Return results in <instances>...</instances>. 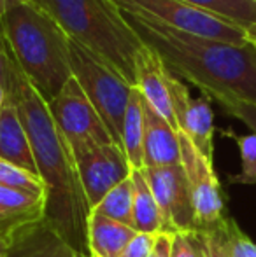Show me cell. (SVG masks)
Masks as SVG:
<instances>
[{
  "instance_id": "obj_14",
  "label": "cell",
  "mask_w": 256,
  "mask_h": 257,
  "mask_svg": "<svg viewBox=\"0 0 256 257\" xmlns=\"http://www.w3.org/2000/svg\"><path fill=\"white\" fill-rule=\"evenodd\" d=\"M6 257H88L77 252L46 219L20 229Z\"/></svg>"
},
{
  "instance_id": "obj_28",
  "label": "cell",
  "mask_w": 256,
  "mask_h": 257,
  "mask_svg": "<svg viewBox=\"0 0 256 257\" xmlns=\"http://www.w3.org/2000/svg\"><path fill=\"white\" fill-rule=\"evenodd\" d=\"M170 257H204L198 236L195 231H183L172 234Z\"/></svg>"
},
{
  "instance_id": "obj_21",
  "label": "cell",
  "mask_w": 256,
  "mask_h": 257,
  "mask_svg": "<svg viewBox=\"0 0 256 257\" xmlns=\"http://www.w3.org/2000/svg\"><path fill=\"white\" fill-rule=\"evenodd\" d=\"M195 7L247 28L256 23V4L251 0H183Z\"/></svg>"
},
{
  "instance_id": "obj_27",
  "label": "cell",
  "mask_w": 256,
  "mask_h": 257,
  "mask_svg": "<svg viewBox=\"0 0 256 257\" xmlns=\"http://www.w3.org/2000/svg\"><path fill=\"white\" fill-rule=\"evenodd\" d=\"M35 220L42 219H27V217H9V219H0V255H7L13 247L16 234L23 226Z\"/></svg>"
},
{
  "instance_id": "obj_6",
  "label": "cell",
  "mask_w": 256,
  "mask_h": 257,
  "mask_svg": "<svg viewBox=\"0 0 256 257\" xmlns=\"http://www.w3.org/2000/svg\"><path fill=\"white\" fill-rule=\"evenodd\" d=\"M113 2H116L120 9L142 14L195 37L237 46L247 44L246 28L183 0H113Z\"/></svg>"
},
{
  "instance_id": "obj_8",
  "label": "cell",
  "mask_w": 256,
  "mask_h": 257,
  "mask_svg": "<svg viewBox=\"0 0 256 257\" xmlns=\"http://www.w3.org/2000/svg\"><path fill=\"white\" fill-rule=\"evenodd\" d=\"M70 151L90 210L132 175L127 156L116 144H86L70 147Z\"/></svg>"
},
{
  "instance_id": "obj_11",
  "label": "cell",
  "mask_w": 256,
  "mask_h": 257,
  "mask_svg": "<svg viewBox=\"0 0 256 257\" xmlns=\"http://www.w3.org/2000/svg\"><path fill=\"white\" fill-rule=\"evenodd\" d=\"M168 89L174 105L178 130L185 133L197 151L212 161L214 158V112L207 96L193 98L186 84L168 72Z\"/></svg>"
},
{
  "instance_id": "obj_15",
  "label": "cell",
  "mask_w": 256,
  "mask_h": 257,
  "mask_svg": "<svg viewBox=\"0 0 256 257\" xmlns=\"http://www.w3.org/2000/svg\"><path fill=\"white\" fill-rule=\"evenodd\" d=\"M0 159L39 175L30 140L21 122L20 112L9 96L0 110Z\"/></svg>"
},
{
  "instance_id": "obj_35",
  "label": "cell",
  "mask_w": 256,
  "mask_h": 257,
  "mask_svg": "<svg viewBox=\"0 0 256 257\" xmlns=\"http://www.w3.org/2000/svg\"><path fill=\"white\" fill-rule=\"evenodd\" d=\"M0 219H9V217H4V215H0Z\"/></svg>"
},
{
  "instance_id": "obj_4",
  "label": "cell",
  "mask_w": 256,
  "mask_h": 257,
  "mask_svg": "<svg viewBox=\"0 0 256 257\" xmlns=\"http://www.w3.org/2000/svg\"><path fill=\"white\" fill-rule=\"evenodd\" d=\"M0 32L16 67L49 103L72 79L70 39L30 0L2 18Z\"/></svg>"
},
{
  "instance_id": "obj_3",
  "label": "cell",
  "mask_w": 256,
  "mask_h": 257,
  "mask_svg": "<svg viewBox=\"0 0 256 257\" xmlns=\"http://www.w3.org/2000/svg\"><path fill=\"white\" fill-rule=\"evenodd\" d=\"M68 39L135 86L137 54L144 42L113 0H30Z\"/></svg>"
},
{
  "instance_id": "obj_29",
  "label": "cell",
  "mask_w": 256,
  "mask_h": 257,
  "mask_svg": "<svg viewBox=\"0 0 256 257\" xmlns=\"http://www.w3.org/2000/svg\"><path fill=\"white\" fill-rule=\"evenodd\" d=\"M154 241H156V234L137 233L127 245L121 257H149V254L153 252Z\"/></svg>"
},
{
  "instance_id": "obj_36",
  "label": "cell",
  "mask_w": 256,
  "mask_h": 257,
  "mask_svg": "<svg viewBox=\"0 0 256 257\" xmlns=\"http://www.w3.org/2000/svg\"><path fill=\"white\" fill-rule=\"evenodd\" d=\"M251 2H254V4H256V0H251Z\"/></svg>"
},
{
  "instance_id": "obj_31",
  "label": "cell",
  "mask_w": 256,
  "mask_h": 257,
  "mask_svg": "<svg viewBox=\"0 0 256 257\" xmlns=\"http://www.w3.org/2000/svg\"><path fill=\"white\" fill-rule=\"evenodd\" d=\"M23 2H27V0H0V21H2V18L6 16L11 9H14V7Z\"/></svg>"
},
{
  "instance_id": "obj_33",
  "label": "cell",
  "mask_w": 256,
  "mask_h": 257,
  "mask_svg": "<svg viewBox=\"0 0 256 257\" xmlns=\"http://www.w3.org/2000/svg\"><path fill=\"white\" fill-rule=\"evenodd\" d=\"M6 102H7V88L0 82V110H2V107L6 105Z\"/></svg>"
},
{
  "instance_id": "obj_30",
  "label": "cell",
  "mask_w": 256,
  "mask_h": 257,
  "mask_svg": "<svg viewBox=\"0 0 256 257\" xmlns=\"http://www.w3.org/2000/svg\"><path fill=\"white\" fill-rule=\"evenodd\" d=\"M172 252V233H158L153 252L149 257H170Z\"/></svg>"
},
{
  "instance_id": "obj_26",
  "label": "cell",
  "mask_w": 256,
  "mask_h": 257,
  "mask_svg": "<svg viewBox=\"0 0 256 257\" xmlns=\"http://www.w3.org/2000/svg\"><path fill=\"white\" fill-rule=\"evenodd\" d=\"M223 107V110L226 114H230L232 117L242 121L247 128L251 130V133H256V105L247 103L242 100H233V98H219L216 100Z\"/></svg>"
},
{
  "instance_id": "obj_13",
  "label": "cell",
  "mask_w": 256,
  "mask_h": 257,
  "mask_svg": "<svg viewBox=\"0 0 256 257\" xmlns=\"http://www.w3.org/2000/svg\"><path fill=\"white\" fill-rule=\"evenodd\" d=\"M181 165L179 132L144 100V168Z\"/></svg>"
},
{
  "instance_id": "obj_22",
  "label": "cell",
  "mask_w": 256,
  "mask_h": 257,
  "mask_svg": "<svg viewBox=\"0 0 256 257\" xmlns=\"http://www.w3.org/2000/svg\"><path fill=\"white\" fill-rule=\"evenodd\" d=\"M226 135L235 140L240 154V172L237 175L228 177L230 184H240V186H256V133L247 135H235L226 132Z\"/></svg>"
},
{
  "instance_id": "obj_34",
  "label": "cell",
  "mask_w": 256,
  "mask_h": 257,
  "mask_svg": "<svg viewBox=\"0 0 256 257\" xmlns=\"http://www.w3.org/2000/svg\"><path fill=\"white\" fill-rule=\"evenodd\" d=\"M249 44L253 46V48H254V51H256V42H249Z\"/></svg>"
},
{
  "instance_id": "obj_17",
  "label": "cell",
  "mask_w": 256,
  "mask_h": 257,
  "mask_svg": "<svg viewBox=\"0 0 256 257\" xmlns=\"http://www.w3.org/2000/svg\"><path fill=\"white\" fill-rule=\"evenodd\" d=\"M121 149L132 170H144V98L135 86L121 126Z\"/></svg>"
},
{
  "instance_id": "obj_20",
  "label": "cell",
  "mask_w": 256,
  "mask_h": 257,
  "mask_svg": "<svg viewBox=\"0 0 256 257\" xmlns=\"http://www.w3.org/2000/svg\"><path fill=\"white\" fill-rule=\"evenodd\" d=\"M92 213H99L111 220L133 227V184L132 179L123 180L114 189H111L97 203Z\"/></svg>"
},
{
  "instance_id": "obj_1",
  "label": "cell",
  "mask_w": 256,
  "mask_h": 257,
  "mask_svg": "<svg viewBox=\"0 0 256 257\" xmlns=\"http://www.w3.org/2000/svg\"><path fill=\"white\" fill-rule=\"evenodd\" d=\"M16 65V63H14ZM7 96L16 105L28 135L37 173L48 191L46 220L81 254L88 255L86 226L92 213L70 146L41 93L14 67Z\"/></svg>"
},
{
  "instance_id": "obj_24",
  "label": "cell",
  "mask_w": 256,
  "mask_h": 257,
  "mask_svg": "<svg viewBox=\"0 0 256 257\" xmlns=\"http://www.w3.org/2000/svg\"><path fill=\"white\" fill-rule=\"evenodd\" d=\"M230 257H256V243L239 227V224L226 215L223 220Z\"/></svg>"
},
{
  "instance_id": "obj_25",
  "label": "cell",
  "mask_w": 256,
  "mask_h": 257,
  "mask_svg": "<svg viewBox=\"0 0 256 257\" xmlns=\"http://www.w3.org/2000/svg\"><path fill=\"white\" fill-rule=\"evenodd\" d=\"M195 233L200 241L204 257H230L223 222H219L218 226L207 227V229H195Z\"/></svg>"
},
{
  "instance_id": "obj_5",
  "label": "cell",
  "mask_w": 256,
  "mask_h": 257,
  "mask_svg": "<svg viewBox=\"0 0 256 257\" xmlns=\"http://www.w3.org/2000/svg\"><path fill=\"white\" fill-rule=\"evenodd\" d=\"M72 77L77 81L84 95L99 112L104 124L121 147V126L133 86L116 70L107 67L97 56L70 41Z\"/></svg>"
},
{
  "instance_id": "obj_10",
  "label": "cell",
  "mask_w": 256,
  "mask_h": 257,
  "mask_svg": "<svg viewBox=\"0 0 256 257\" xmlns=\"http://www.w3.org/2000/svg\"><path fill=\"white\" fill-rule=\"evenodd\" d=\"M158 203L163 233L195 231V210L183 165L158 166L142 170Z\"/></svg>"
},
{
  "instance_id": "obj_32",
  "label": "cell",
  "mask_w": 256,
  "mask_h": 257,
  "mask_svg": "<svg viewBox=\"0 0 256 257\" xmlns=\"http://www.w3.org/2000/svg\"><path fill=\"white\" fill-rule=\"evenodd\" d=\"M246 35H247V42H256V23L246 28Z\"/></svg>"
},
{
  "instance_id": "obj_19",
  "label": "cell",
  "mask_w": 256,
  "mask_h": 257,
  "mask_svg": "<svg viewBox=\"0 0 256 257\" xmlns=\"http://www.w3.org/2000/svg\"><path fill=\"white\" fill-rule=\"evenodd\" d=\"M46 201L42 194H34L0 184V215L46 219Z\"/></svg>"
},
{
  "instance_id": "obj_7",
  "label": "cell",
  "mask_w": 256,
  "mask_h": 257,
  "mask_svg": "<svg viewBox=\"0 0 256 257\" xmlns=\"http://www.w3.org/2000/svg\"><path fill=\"white\" fill-rule=\"evenodd\" d=\"M48 105L56 126L70 147L86 144H116L74 77Z\"/></svg>"
},
{
  "instance_id": "obj_9",
  "label": "cell",
  "mask_w": 256,
  "mask_h": 257,
  "mask_svg": "<svg viewBox=\"0 0 256 257\" xmlns=\"http://www.w3.org/2000/svg\"><path fill=\"white\" fill-rule=\"evenodd\" d=\"M179 146H181V165L185 168L192 193L197 229L218 226L226 215L225 200L219 180L216 177L214 165L198 153L192 140L181 132H179Z\"/></svg>"
},
{
  "instance_id": "obj_23",
  "label": "cell",
  "mask_w": 256,
  "mask_h": 257,
  "mask_svg": "<svg viewBox=\"0 0 256 257\" xmlns=\"http://www.w3.org/2000/svg\"><path fill=\"white\" fill-rule=\"evenodd\" d=\"M0 184L2 186L16 187V189H23L34 194H42L48 198V191L42 182V179L35 173H30L27 170L14 166L11 163L0 159Z\"/></svg>"
},
{
  "instance_id": "obj_37",
  "label": "cell",
  "mask_w": 256,
  "mask_h": 257,
  "mask_svg": "<svg viewBox=\"0 0 256 257\" xmlns=\"http://www.w3.org/2000/svg\"><path fill=\"white\" fill-rule=\"evenodd\" d=\"M0 257H6V255H0Z\"/></svg>"
},
{
  "instance_id": "obj_12",
  "label": "cell",
  "mask_w": 256,
  "mask_h": 257,
  "mask_svg": "<svg viewBox=\"0 0 256 257\" xmlns=\"http://www.w3.org/2000/svg\"><path fill=\"white\" fill-rule=\"evenodd\" d=\"M135 88L139 89L147 105H151L172 128L178 130L174 105H172L170 89H168V70L158 53H154L146 44L137 54Z\"/></svg>"
},
{
  "instance_id": "obj_16",
  "label": "cell",
  "mask_w": 256,
  "mask_h": 257,
  "mask_svg": "<svg viewBox=\"0 0 256 257\" xmlns=\"http://www.w3.org/2000/svg\"><path fill=\"white\" fill-rule=\"evenodd\" d=\"M137 231L99 213H90L86 243L90 257H121Z\"/></svg>"
},
{
  "instance_id": "obj_2",
  "label": "cell",
  "mask_w": 256,
  "mask_h": 257,
  "mask_svg": "<svg viewBox=\"0 0 256 257\" xmlns=\"http://www.w3.org/2000/svg\"><path fill=\"white\" fill-rule=\"evenodd\" d=\"M123 14L172 75L192 82L207 98H233L256 105V51L249 42L237 46L195 37L142 14L128 11Z\"/></svg>"
},
{
  "instance_id": "obj_18",
  "label": "cell",
  "mask_w": 256,
  "mask_h": 257,
  "mask_svg": "<svg viewBox=\"0 0 256 257\" xmlns=\"http://www.w3.org/2000/svg\"><path fill=\"white\" fill-rule=\"evenodd\" d=\"M133 184V229L137 233L158 234L163 233V222L158 203L142 170H132Z\"/></svg>"
}]
</instances>
